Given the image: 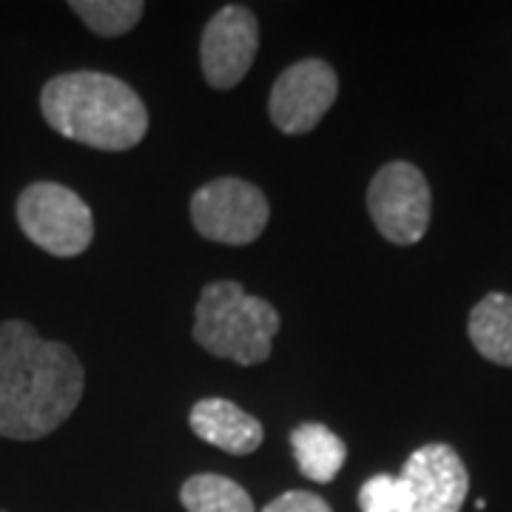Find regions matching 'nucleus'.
I'll return each mask as SVG.
<instances>
[{"label": "nucleus", "instance_id": "nucleus-9", "mask_svg": "<svg viewBox=\"0 0 512 512\" xmlns=\"http://www.w3.org/2000/svg\"><path fill=\"white\" fill-rule=\"evenodd\" d=\"M259 49V23L245 6H222L205 23L200 40L202 74L211 89H234L254 66Z\"/></svg>", "mask_w": 512, "mask_h": 512}, {"label": "nucleus", "instance_id": "nucleus-4", "mask_svg": "<svg viewBox=\"0 0 512 512\" xmlns=\"http://www.w3.org/2000/svg\"><path fill=\"white\" fill-rule=\"evenodd\" d=\"M18 225L37 248L57 259L80 256L94 239L92 208L60 183H32L18 197Z\"/></svg>", "mask_w": 512, "mask_h": 512}, {"label": "nucleus", "instance_id": "nucleus-10", "mask_svg": "<svg viewBox=\"0 0 512 512\" xmlns=\"http://www.w3.org/2000/svg\"><path fill=\"white\" fill-rule=\"evenodd\" d=\"M188 424L197 439L217 447V450H225L231 456H251L265 439L262 421L254 419L251 413H245L239 404L228 402V399L197 402L188 416Z\"/></svg>", "mask_w": 512, "mask_h": 512}, {"label": "nucleus", "instance_id": "nucleus-12", "mask_svg": "<svg viewBox=\"0 0 512 512\" xmlns=\"http://www.w3.org/2000/svg\"><path fill=\"white\" fill-rule=\"evenodd\" d=\"M467 333L487 362L512 367V296L487 293L470 311Z\"/></svg>", "mask_w": 512, "mask_h": 512}, {"label": "nucleus", "instance_id": "nucleus-5", "mask_svg": "<svg viewBox=\"0 0 512 512\" xmlns=\"http://www.w3.org/2000/svg\"><path fill=\"white\" fill-rule=\"evenodd\" d=\"M367 211L376 231L393 245H416L424 239L433 214L430 183L413 163L382 165L367 188Z\"/></svg>", "mask_w": 512, "mask_h": 512}, {"label": "nucleus", "instance_id": "nucleus-2", "mask_svg": "<svg viewBox=\"0 0 512 512\" xmlns=\"http://www.w3.org/2000/svg\"><path fill=\"white\" fill-rule=\"evenodd\" d=\"M40 111L57 134L100 151L134 148L148 131V111L126 80L103 72L52 77L40 92Z\"/></svg>", "mask_w": 512, "mask_h": 512}, {"label": "nucleus", "instance_id": "nucleus-6", "mask_svg": "<svg viewBox=\"0 0 512 512\" xmlns=\"http://www.w3.org/2000/svg\"><path fill=\"white\" fill-rule=\"evenodd\" d=\"M271 205L248 180L220 177L191 197V222L200 237L222 245H251L268 228Z\"/></svg>", "mask_w": 512, "mask_h": 512}, {"label": "nucleus", "instance_id": "nucleus-14", "mask_svg": "<svg viewBox=\"0 0 512 512\" xmlns=\"http://www.w3.org/2000/svg\"><path fill=\"white\" fill-rule=\"evenodd\" d=\"M69 9L92 29L94 35L117 37L131 32L140 23L146 3H140V0H74L69 3Z\"/></svg>", "mask_w": 512, "mask_h": 512}, {"label": "nucleus", "instance_id": "nucleus-3", "mask_svg": "<svg viewBox=\"0 0 512 512\" xmlns=\"http://www.w3.org/2000/svg\"><path fill=\"white\" fill-rule=\"evenodd\" d=\"M279 325L271 302L251 296L239 282H211L197 299L194 339L217 359L251 367L271 359Z\"/></svg>", "mask_w": 512, "mask_h": 512}, {"label": "nucleus", "instance_id": "nucleus-13", "mask_svg": "<svg viewBox=\"0 0 512 512\" xmlns=\"http://www.w3.org/2000/svg\"><path fill=\"white\" fill-rule=\"evenodd\" d=\"M180 501L188 512H256L251 495L237 481L217 473L188 478L180 490Z\"/></svg>", "mask_w": 512, "mask_h": 512}, {"label": "nucleus", "instance_id": "nucleus-15", "mask_svg": "<svg viewBox=\"0 0 512 512\" xmlns=\"http://www.w3.org/2000/svg\"><path fill=\"white\" fill-rule=\"evenodd\" d=\"M359 510L362 512H404V498L399 478L390 473L370 476L359 490Z\"/></svg>", "mask_w": 512, "mask_h": 512}, {"label": "nucleus", "instance_id": "nucleus-11", "mask_svg": "<svg viewBox=\"0 0 512 512\" xmlns=\"http://www.w3.org/2000/svg\"><path fill=\"white\" fill-rule=\"evenodd\" d=\"M291 447L299 473L311 478L313 484H330L348 461V444L319 421L293 427Z\"/></svg>", "mask_w": 512, "mask_h": 512}, {"label": "nucleus", "instance_id": "nucleus-8", "mask_svg": "<svg viewBox=\"0 0 512 512\" xmlns=\"http://www.w3.org/2000/svg\"><path fill=\"white\" fill-rule=\"evenodd\" d=\"M339 94V77L330 63L305 57L276 77L268 114L282 134H308L322 123Z\"/></svg>", "mask_w": 512, "mask_h": 512}, {"label": "nucleus", "instance_id": "nucleus-16", "mask_svg": "<svg viewBox=\"0 0 512 512\" xmlns=\"http://www.w3.org/2000/svg\"><path fill=\"white\" fill-rule=\"evenodd\" d=\"M262 512H333L330 504L316 493H305V490H291L274 498L268 507H262Z\"/></svg>", "mask_w": 512, "mask_h": 512}, {"label": "nucleus", "instance_id": "nucleus-1", "mask_svg": "<svg viewBox=\"0 0 512 512\" xmlns=\"http://www.w3.org/2000/svg\"><path fill=\"white\" fill-rule=\"evenodd\" d=\"M86 373L69 345L49 342L23 319L0 322V436L37 441L77 410Z\"/></svg>", "mask_w": 512, "mask_h": 512}, {"label": "nucleus", "instance_id": "nucleus-7", "mask_svg": "<svg viewBox=\"0 0 512 512\" xmlns=\"http://www.w3.org/2000/svg\"><path fill=\"white\" fill-rule=\"evenodd\" d=\"M404 512H461L470 493V473L450 444L413 450L399 473Z\"/></svg>", "mask_w": 512, "mask_h": 512}]
</instances>
